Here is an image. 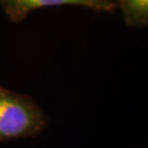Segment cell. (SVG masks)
<instances>
[{
    "instance_id": "6da1fadb",
    "label": "cell",
    "mask_w": 148,
    "mask_h": 148,
    "mask_svg": "<svg viewBox=\"0 0 148 148\" xmlns=\"http://www.w3.org/2000/svg\"><path fill=\"white\" fill-rule=\"evenodd\" d=\"M46 122L42 108L30 95L0 86V142L36 136Z\"/></svg>"
},
{
    "instance_id": "3957f363",
    "label": "cell",
    "mask_w": 148,
    "mask_h": 148,
    "mask_svg": "<svg viewBox=\"0 0 148 148\" xmlns=\"http://www.w3.org/2000/svg\"><path fill=\"white\" fill-rule=\"evenodd\" d=\"M116 3L128 27H148V0H122L116 1Z\"/></svg>"
},
{
    "instance_id": "7a4b0ae2",
    "label": "cell",
    "mask_w": 148,
    "mask_h": 148,
    "mask_svg": "<svg viewBox=\"0 0 148 148\" xmlns=\"http://www.w3.org/2000/svg\"><path fill=\"white\" fill-rule=\"evenodd\" d=\"M0 5L12 22H21L33 11L54 7H80L98 12H113L116 1L109 0H5Z\"/></svg>"
}]
</instances>
